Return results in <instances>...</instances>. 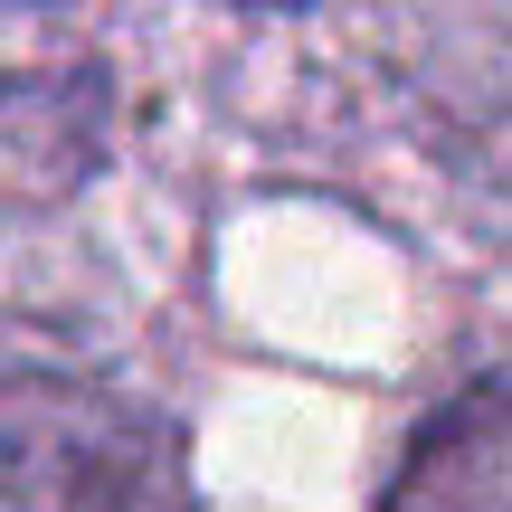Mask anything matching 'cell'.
Listing matches in <instances>:
<instances>
[{
    "label": "cell",
    "mask_w": 512,
    "mask_h": 512,
    "mask_svg": "<svg viewBox=\"0 0 512 512\" xmlns=\"http://www.w3.org/2000/svg\"><path fill=\"white\" fill-rule=\"evenodd\" d=\"M0 512H200L181 427L105 370L0 351Z\"/></svg>",
    "instance_id": "obj_1"
},
{
    "label": "cell",
    "mask_w": 512,
    "mask_h": 512,
    "mask_svg": "<svg viewBox=\"0 0 512 512\" xmlns=\"http://www.w3.org/2000/svg\"><path fill=\"white\" fill-rule=\"evenodd\" d=\"M380 512H512V361L475 370L418 418Z\"/></svg>",
    "instance_id": "obj_2"
}]
</instances>
